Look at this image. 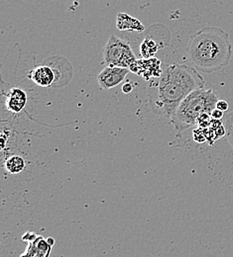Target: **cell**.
<instances>
[{
  "label": "cell",
  "mask_w": 233,
  "mask_h": 257,
  "mask_svg": "<svg viewBox=\"0 0 233 257\" xmlns=\"http://www.w3.org/2000/svg\"><path fill=\"white\" fill-rule=\"evenodd\" d=\"M223 113H224V112H222V111H220V110H218V109L215 108V109L212 111V113H211V118L214 119V120H221V119L223 118V116H224Z\"/></svg>",
  "instance_id": "obj_17"
},
{
  "label": "cell",
  "mask_w": 233,
  "mask_h": 257,
  "mask_svg": "<svg viewBox=\"0 0 233 257\" xmlns=\"http://www.w3.org/2000/svg\"><path fill=\"white\" fill-rule=\"evenodd\" d=\"M29 75L34 83L41 87H49L56 80V71L48 64L34 67Z\"/></svg>",
  "instance_id": "obj_7"
},
{
  "label": "cell",
  "mask_w": 233,
  "mask_h": 257,
  "mask_svg": "<svg viewBox=\"0 0 233 257\" xmlns=\"http://www.w3.org/2000/svg\"><path fill=\"white\" fill-rule=\"evenodd\" d=\"M51 251V245L48 240L42 236H38L36 239L29 241L28 250L21 257H49Z\"/></svg>",
  "instance_id": "obj_10"
},
{
  "label": "cell",
  "mask_w": 233,
  "mask_h": 257,
  "mask_svg": "<svg viewBox=\"0 0 233 257\" xmlns=\"http://www.w3.org/2000/svg\"><path fill=\"white\" fill-rule=\"evenodd\" d=\"M194 139L196 142L198 143H204L206 142V136H205V133H204V130L203 128H196L194 131Z\"/></svg>",
  "instance_id": "obj_15"
},
{
  "label": "cell",
  "mask_w": 233,
  "mask_h": 257,
  "mask_svg": "<svg viewBox=\"0 0 233 257\" xmlns=\"http://www.w3.org/2000/svg\"><path fill=\"white\" fill-rule=\"evenodd\" d=\"M26 166V162L23 158L19 156H11L5 161V168L11 174H17L23 171Z\"/></svg>",
  "instance_id": "obj_12"
},
{
  "label": "cell",
  "mask_w": 233,
  "mask_h": 257,
  "mask_svg": "<svg viewBox=\"0 0 233 257\" xmlns=\"http://www.w3.org/2000/svg\"><path fill=\"white\" fill-rule=\"evenodd\" d=\"M157 84L150 89V103L155 113L171 118L185 98L204 87V79L195 67L169 64Z\"/></svg>",
  "instance_id": "obj_1"
},
{
  "label": "cell",
  "mask_w": 233,
  "mask_h": 257,
  "mask_svg": "<svg viewBox=\"0 0 233 257\" xmlns=\"http://www.w3.org/2000/svg\"><path fill=\"white\" fill-rule=\"evenodd\" d=\"M103 60L107 66L128 68L137 61L130 44L111 35L103 49Z\"/></svg>",
  "instance_id": "obj_4"
},
{
  "label": "cell",
  "mask_w": 233,
  "mask_h": 257,
  "mask_svg": "<svg viewBox=\"0 0 233 257\" xmlns=\"http://www.w3.org/2000/svg\"><path fill=\"white\" fill-rule=\"evenodd\" d=\"M129 70L139 76L149 80L152 77H160L163 73L161 68V62L158 59H141L137 60L130 67Z\"/></svg>",
  "instance_id": "obj_6"
},
{
  "label": "cell",
  "mask_w": 233,
  "mask_h": 257,
  "mask_svg": "<svg viewBox=\"0 0 233 257\" xmlns=\"http://www.w3.org/2000/svg\"><path fill=\"white\" fill-rule=\"evenodd\" d=\"M191 62L204 73L227 66L232 57L229 35L219 27H204L191 36L187 47Z\"/></svg>",
  "instance_id": "obj_2"
},
{
  "label": "cell",
  "mask_w": 233,
  "mask_h": 257,
  "mask_svg": "<svg viewBox=\"0 0 233 257\" xmlns=\"http://www.w3.org/2000/svg\"><path fill=\"white\" fill-rule=\"evenodd\" d=\"M224 126L226 130L227 142L229 143V145L233 149V111L226 115L224 120Z\"/></svg>",
  "instance_id": "obj_13"
},
{
  "label": "cell",
  "mask_w": 233,
  "mask_h": 257,
  "mask_svg": "<svg viewBox=\"0 0 233 257\" xmlns=\"http://www.w3.org/2000/svg\"><path fill=\"white\" fill-rule=\"evenodd\" d=\"M130 70L124 67L106 66L98 76L100 88L104 90L111 89L124 81Z\"/></svg>",
  "instance_id": "obj_5"
},
{
  "label": "cell",
  "mask_w": 233,
  "mask_h": 257,
  "mask_svg": "<svg viewBox=\"0 0 233 257\" xmlns=\"http://www.w3.org/2000/svg\"><path fill=\"white\" fill-rule=\"evenodd\" d=\"M158 51L159 45L150 37H146L140 46V54L143 59H152Z\"/></svg>",
  "instance_id": "obj_11"
},
{
  "label": "cell",
  "mask_w": 233,
  "mask_h": 257,
  "mask_svg": "<svg viewBox=\"0 0 233 257\" xmlns=\"http://www.w3.org/2000/svg\"><path fill=\"white\" fill-rule=\"evenodd\" d=\"M116 27L120 31L129 32H143L145 27L138 20L127 13H119L116 18Z\"/></svg>",
  "instance_id": "obj_9"
},
{
  "label": "cell",
  "mask_w": 233,
  "mask_h": 257,
  "mask_svg": "<svg viewBox=\"0 0 233 257\" xmlns=\"http://www.w3.org/2000/svg\"><path fill=\"white\" fill-rule=\"evenodd\" d=\"M218 100L212 89H198L183 100L171 122L178 132L197 126V121L202 114L211 115Z\"/></svg>",
  "instance_id": "obj_3"
},
{
  "label": "cell",
  "mask_w": 233,
  "mask_h": 257,
  "mask_svg": "<svg viewBox=\"0 0 233 257\" xmlns=\"http://www.w3.org/2000/svg\"><path fill=\"white\" fill-rule=\"evenodd\" d=\"M212 118L209 114H202L197 121V126L200 128H208L211 125Z\"/></svg>",
  "instance_id": "obj_14"
},
{
  "label": "cell",
  "mask_w": 233,
  "mask_h": 257,
  "mask_svg": "<svg viewBox=\"0 0 233 257\" xmlns=\"http://www.w3.org/2000/svg\"><path fill=\"white\" fill-rule=\"evenodd\" d=\"M27 103V94L24 90L18 87H13L7 91L6 95V108L13 114L22 112Z\"/></svg>",
  "instance_id": "obj_8"
},
{
  "label": "cell",
  "mask_w": 233,
  "mask_h": 257,
  "mask_svg": "<svg viewBox=\"0 0 233 257\" xmlns=\"http://www.w3.org/2000/svg\"><path fill=\"white\" fill-rule=\"evenodd\" d=\"M132 90H133V85H132L131 82H127V83H125V84L122 86V91H123L125 94L130 93Z\"/></svg>",
  "instance_id": "obj_18"
},
{
  "label": "cell",
  "mask_w": 233,
  "mask_h": 257,
  "mask_svg": "<svg viewBox=\"0 0 233 257\" xmlns=\"http://www.w3.org/2000/svg\"><path fill=\"white\" fill-rule=\"evenodd\" d=\"M228 103L226 102V101H224V100H218L217 101V103H216V109H218V110H220V111H222V112H225V111H227L228 110Z\"/></svg>",
  "instance_id": "obj_16"
}]
</instances>
